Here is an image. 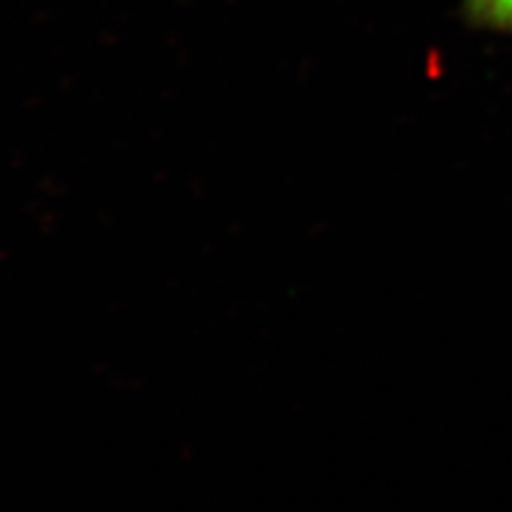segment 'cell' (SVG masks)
Here are the masks:
<instances>
[{"mask_svg":"<svg viewBox=\"0 0 512 512\" xmlns=\"http://www.w3.org/2000/svg\"><path fill=\"white\" fill-rule=\"evenodd\" d=\"M467 5L482 22L512 31V0H467Z\"/></svg>","mask_w":512,"mask_h":512,"instance_id":"cell-1","label":"cell"}]
</instances>
